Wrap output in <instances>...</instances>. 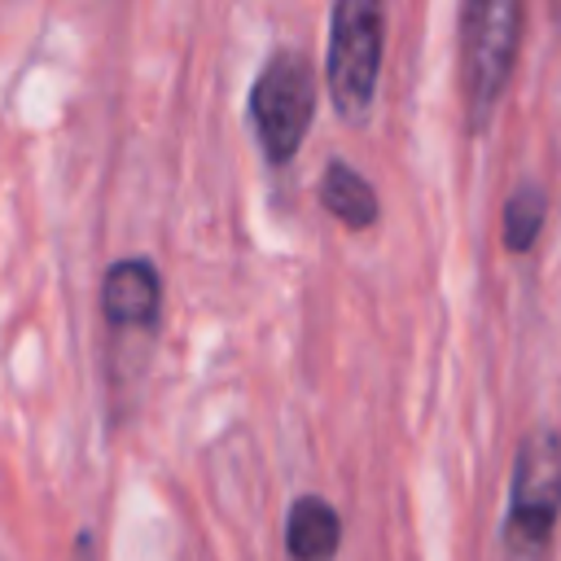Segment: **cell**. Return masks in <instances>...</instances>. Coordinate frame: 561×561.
Listing matches in <instances>:
<instances>
[{
  "label": "cell",
  "mask_w": 561,
  "mask_h": 561,
  "mask_svg": "<svg viewBox=\"0 0 561 561\" xmlns=\"http://www.w3.org/2000/svg\"><path fill=\"white\" fill-rule=\"evenodd\" d=\"M561 517V438L552 430H530L517 447L513 495L504 517L508 561H548Z\"/></svg>",
  "instance_id": "2"
},
{
  "label": "cell",
  "mask_w": 561,
  "mask_h": 561,
  "mask_svg": "<svg viewBox=\"0 0 561 561\" xmlns=\"http://www.w3.org/2000/svg\"><path fill=\"white\" fill-rule=\"evenodd\" d=\"M522 44V0H460V92L469 127L482 131L508 88Z\"/></svg>",
  "instance_id": "1"
},
{
  "label": "cell",
  "mask_w": 561,
  "mask_h": 561,
  "mask_svg": "<svg viewBox=\"0 0 561 561\" xmlns=\"http://www.w3.org/2000/svg\"><path fill=\"white\" fill-rule=\"evenodd\" d=\"M386 53V4L381 0H337L329 31L324 83L346 123H364L377 96Z\"/></svg>",
  "instance_id": "3"
},
{
  "label": "cell",
  "mask_w": 561,
  "mask_h": 561,
  "mask_svg": "<svg viewBox=\"0 0 561 561\" xmlns=\"http://www.w3.org/2000/svg\"><path fill=\"white\" fill-rule=\"evenodd\" d=\"M543 219H548V193L539 184H517L513 197L504 202V245L513 254L530 250L539 228H543Z\"/></svg>",
  "instance_id": "8"
},
{
  "label": "cell",
  "mask_w": 561,
  "mask_h": 561,
  "mask_svg": "<svg viewBox=\"0 0 561 561\" xmlns=\"http://www.w3.org/2000/svg\"><path fill=\"white\" fill-rule=\"evenodd\" d=\"M158 302H162V285L158 272L145 259H123L105 272L101 285V307L105 320L118 329H149L158 320Z\"/></svg>",
  "instance_id": "5"
},
{
  "label": "cell",
  "mask_w": 561,
  "mask_h": 561,
  "mask_svg": "<svg viewBox=\"0 0 561 561\" xmlns=\"http://www.w3.org/2000/svg\"><path fill=\"white\" fill-rule=\"evenodd\" d=\"M316 114V70L302 53L280 48L267 57L250 88V123L267 162H289Z\"/></svg>",
  "instance_id": "4"
},
{
  "label": "cell",
  "mask_w": 561,
  "mask_h": 561,
  "mask_svg": "<svg viewBox=\"0 0 561 561\" xmlns=\"http://www.w3.org/2000/svg\"><path fill=\"white\" fill-rule=\"evenodd\" d=\"M320 202L346 228H373L377 224V193L346 162H329L324 167V175H320Z\"/></svg>",
  "instance_id": "7"
},
{
  "label": "cell",
  "mask_w": 561,
  "mask_h": 561,
  "mask_svg": "<svg viewBox=\"0 0 561 561\" xmlns=\"http://www.w3.org/2000/svg\"><path fill=\"white\" fill-rule=\"evenodd\" d=\"M342 543V517L320 495H298L285 517V548L294 561H329Z\"/></svg>",
  "instance_id": "6"
}]
</instances>
